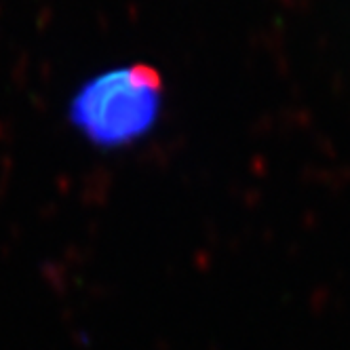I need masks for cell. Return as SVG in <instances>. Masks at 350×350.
Instances as JSON below:
<instances>
[{"label": "cell", "mask_w": 350, "mask_h": 350, "mask_svg": "<svg viewBox=\"0 0 350 350\" xmlns=\"http://www.w3.org/2000/svg\"><path fill=\"white\" fill-rule=\"evenodd\" d=\"M161 108V79L146 66L122 68L91 81L72 106L77 127L99 146L144 135Z\"/></svg>", "instance_id": "obj_1"}]
</instances>
